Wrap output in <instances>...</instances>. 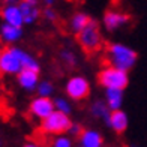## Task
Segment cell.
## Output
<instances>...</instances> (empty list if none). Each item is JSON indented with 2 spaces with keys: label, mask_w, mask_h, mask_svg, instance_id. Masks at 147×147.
I'll use <instances>...</instances> for the list:
<instances>
[{
  "label": "cell",
  "mask_w": 147,
  "mask_h": 147,
  "mask_svg": "<svg viewBox=\"0 0 147 147\" xmlns=\"http://www.w3.org/2000/svg\"><path fill=\"white\" fill-rule=\"evenodd\" d=\"M137 59H138L137 51L125 44L114 42L110 44L108 48H107V63L113 68L128 72L137 63Z\"/></svg>",
  "instance_id": "cell-1"
},
{
  "label": "cell",
  "mask_w": 147,
  "mask_h": 147,
  "mask_svg": "<svg viewBox=\"0 0 147 147\" xmlns=\"http://www.w3.org/2000/svg\"><path fill=\"white\" fill-rule=\"evenodd\" d=\"M71 125H72V120L69 119V114L54 110L48 117L42 120L41 129L47 135H60V134L68 132Z\"/></svg>",
  "instance_id": "cell-4"
},
{
  "label": "cell",
  "mask_w": 147,
  "mask_h": 147,
  "mask_svg": "<svg viewBox=\"0 0 147 147\" xmlns=\"http://www.w3.org/2000/svg\"><path fill=\"white\" fill-rule=\"evenodd\" d=\"M17 80L21 89L27 90V92H33V90H36L38 84H39V71L21 69L17 75Z\"/></svg>",
  "instance_id": "cell-10"
},
{
  "label": "cell",
  "mask_w": 147,
  "mask_h": 147,
  "mask_svg": "<svg viewBox=\"0 0 147 147\" xmlns=\"http://www.w3.org/2000/svg\"><path fill=\"white\" fill-rule=\"evenodd\" d=\"M20 9H21V14H23V20H24V24H33L36 23L39 17L42 15V12L39 11L38 5H32V3H26V2H20Z\"/></svg>",
  "instance_id": "cell-14"
},
{
  "label": "cell",
  "mask_w": 147,
  "mask_h": 147,
  "mask_svg": "<svg viewBox=\"0 0 147 147\" xmlns=\"http://www.w3.org/2000/svg\"><path fill=\"white\" fill-rule=\"evenodd\" d=\"M42 17L47 21H56L57 20V12L51 8V6H45V9L42 11Z\"/></svg>",
  "instance_id": "cell-23"
},
{
  "label": "cell",
  "mask_w": 147,
  "mask_h": 147,
  "mask_svg": "<svg viewBox=\"0 0 147 147\" xmlns=\"http://www.w3.org/2000/svg\"><path fill=\"white\" fill-rule=\"evenodd\" d=\"M14 50L17 53V56L20 59V62L23 65V69H33V71H39V62L33 57L32 54H29L27 51H24L23 48H18V47H14Z\"/></svg>",
  "instance_id": "cell-18"
},
{
  "label": "cell",
  "mask_w": 147,
  "mask_h": 147,
  "mask_svg": "<svg viewBox=\"0 0 147 147\" xmlns=\"http://www.w3.org/2000/svg\"><path fill=\"white\" fill-rule=\"evenodd\" d=\"M23 36V27H17V26H11L3 23L0 26V39L5 44H15L18 42Z\"/></svg>",
  "instance_id": "cell-13"
},
{
  "label": "cell",
  "mask_w": 147,
  "mask_h": 147,
  "mask_svg": "<svg viewBox=\"0 0 147 147\" xmlns=\"http://www.w3.org/2000/svg\"><path fill=\"white\" fill-rule=\"evenodd\" d=\"M98 83L104 89H122V90H125V87L129 83V77H128V72L126 71L113 68V66L108 65L99 71Z\"/></svg>",
  "instance_id": "cell-3"
},
{
  "label": "cell",
  "mask_w": 147,
  "mask_h": 147,
  "mask_svg": "<svg viewBox=\"0 0 147 147\" xmlns=\"http://www.w3.org/2000/svg\"><path fill=\"white\" fill-rule=\"evenodd\" d=\"M42 3H44L45 6H51V8H53V6L57 3V0H42Z\"/></svg>",
  "instance_id": "cell-25"
},
{
  "label": "cell",
  "mask_w": 147,
  "mask_h": 147,
  "mask_svg": "<svg viewBox=\"0 0 147 147\" xmlns=\"http://www.w3.org/2000/svg\"><path fill=\"white\" fill-rule=\"evenodd\" d=\"M0 147H2V138H0Z\"/></svg>",
  "instance_id": "cell-29"
},
{
  "label": "cell",
  "mask_w": 147,
  "mask_h": 147,
  "mask_svg": "<svg viewBox=\"0 0 147 147\" xmlns=\"http://www.w3.org/2000/svg\"><path fill=\"white\" fill-rule=\"evenodd\" d=\"M0 50H2V48H0Z\"/></svg>",
  "instance_id": "cell-32"
},
{
  "label": "cell",
  "mask_w": 147,
  "mask_h": 147,
  "mask_svg": "<svg viewBox=\"0 0 147 147\" xmlns=\"http://www.w3.org/2000/svg\"><path fill=\"white\" fill-rule=\"evenodd\" d=\"M53 147H72V140L66 135H59L53 141Z\"/></svg>",
  "instance_id": "cell-22"
},
{
  "label": "cell",
  "mask_w": 147,
  "mask_h": 147,
  "mask_svg": "<svg viewBox=\"0 0 147 147\" xmlns=\"http://www.w3.org/2000/svg\"><path fill=\"white\" fill-rule=\"evenodd\" d=\"M129 21H131L129 14H126L125 11L116 9V8L108 9L104 14V18H102V24L108 32L120 30L122 27H125L126 24H129Z\"/></svg>",
  "instance_id": "cell-7"
},
{
  "label": "cell",
  "mask_w": 147,
  "mask_h": 147,
  "mask_svg": "<svg viewBox=\"0 0 147 147\" xmlns=\"http://www.w3.org/2000/svg\"><path fill=\"white\" fill-rule=\"evenodd\" d=\"M5 5H11V3H18V0H2Z\"/></svg>",
  "instance_id": "cell-28"
},
{
  "label": "cell",
  "mask_w": 147,
  "mask_h": 147,
  "mask_svg": "<svg viewBox=\"0 0 147 147\" xmlns=\"http://www.w3.org/2000/svg\"><path fill=\"white\" fill-rule=\"evenodd\" d=\"M53 102H54V108H56L57 111L65 113V114H71V113H72V105H71V102L68 101V99L59 96V98H56Z\"/></svg>",
  "instance_id": "cell-21"
},
{
  "label": "cell",
  "mask_w": 147,
  "mask_h": 147,
  "mask_svg": "<svg viewBox=\"0 0 147 147\" xmlns=\"http://www.w3.org/2000/svg\"><path fill=\"white\" fill-rule=\"evenodd\" d=\"M60 60H62V63L66 65L68 68H74V66H77V63H78L77 54L69 48H63L60 51Z\"/></svg>",
  "instance_id": "cell-19"
},
{
  "label": "cell",
  "mask_w": 147,
  "mask_h": 147,
  "mask_svg": "<svg viewBox=\"0 0 147 147\" xmlns=\"http://www.w3.org/2000/svg\"><path fill=\"white\" fill-rule=\"evenodd\" d=\"M0 3H2V0H0Z\"/></svg>",
  "instance_id": "cell-31"
},
{
  "label": "cell",
  "mask_w": 147,
  "mask_h": 147,
  "mask_svg": "<svg viewBox=\"0 0 147 147\" xmlns=\"http://www.w3.org/2000/svg\"><path fill=\"white\" fill-rule=\"evenodd\" d=\"M23 147H41L39 144H36V143H26Z\"/></svg>",
  "instance_id": "cell-26"
},
{
  "label": "cell",
  "mask_w": 147,
  "mask_h": 147,
  "mask_svg": "<svg viewBox=\"0 0 147 147\" xmlns=\"http://www.w3.org/2000/svg\"><path fill=\"white\" fill-rule=\"evenodd\" d=\"M20 2H26V3H32V5H38L39 0H20Z\"/></svg>",
  "instance_id": "cell-27"
},
{
  "label": "cell",
  "mask_w": 147,
  "mask_h": 147,
  "mask_svg": "<svg viewBox=\"0 0 147 147\" xmlns=\"http://www.w3.org/2000/svg\"><path fill=\"white\" fill-rule=\"evenodd\" d=\"M54 102L50 98L44 96H36L29 105V113L39 120H44L45 117H48L53 111H54Z\"/></svg>",
  "instance_id": "cell-8"
},
{
  "label": "cell",
  "mask_w": 147,
  "mask_h": 147,
  "mask_svg": "<svg viewBox=\"0 0 147 147\" xmlns=\"http://www.w3.org/2000/svg\"><path fill=\"white\" fill-rule=\"evenodd\" d=\"M90 114L98 120H102L105 125H108L111 110L108 108V105H107L105 101H95L90 105Z\"/></svg>",
  "instance_id": "cell-17"
},
{
  "label": "cell",
  "mask_w": 147,
  "mask_h": 147,
  "mask_svg": "<svg viewBox=\"0 0 147 147\" xmlns=\"http://www.w3.org/2000/svg\"><path fill=\"white\" fill-rule=\"evenodd\" d=\"M128 125H129V119H128V114L125 111H122V110L111 111L108 125H107L108 128H111L117 134H122L128 129Z\"/></svg>",
  "instance_id": "cell-12"
},
{
  "label": "cell",
  "mask_w": 147,
  "mask_h": 147,
  "mask_svg": "<svg viewBox=\"0 0 147 147\" xmlns=\"http://www.w3.org/2000/svg\"><path fill=\"white\" fill-rule=\"evenodd\" d=\"M77 41L86 53H96L102 45V33L98 21L90 20L89 24L77 35Z\"/></svg>",
  "instance_id": "cell-2"
},
{
  "label": "cell",
  "mask_w": 147,
  "mask_h": 147,
  "mask_svg": "<svg viewBox=\"0 0 147 147\" xmlns=\"http://www.w3.org/2000/svg\"><path fill=\"white\" fill-rule=\"evenodd\" d=\"M105 102L111 111L120 110L123 104V90L122 89H105Z\"/></svg>",
  "instance_id": "cell-15"
},
{
  "label": "cell",
  "mask_w": 147,
  "mask_h": 147,
  "mask_svg": "<svg viewBox=\"0 0 147 147\" xmlns=\"http://www.w3.org/2000/svg\"><path fill=\"white\" fill-rule=\"evenodd\" d=\"M132 147H138V146H132Z\"/></svg>",
  "instance_id": "cell-30"
},
{
  "label": "cell",
  "mask_w": 147,
  "mask_h": 147,
  "mask_svg": "<svg viewBox=\"0 0 147 147\" xmlns=\"http://www.w3.org/2000/svg\"><path fill=\"white\" fill-rule=\"evenodd\" d=\"M83 132V126L80 125V123H72L71 126H69V129H68V132L66 134H69L71 137H80V134Z\"/></svg>",
  "instance_id": "cell-24"
},
{
  "label": "cell",
  "mask_w": 147,
  "mask_h": 147,
  "mask_svg": "<svg viewBox=\"0 0 147 147\" xmlns=\"http://www.w3.org/2000/svg\"><path fill=\"white\" fill-rule=\"evenodd\" d=\"M36 92H38V96L51 98V95L54 93V86H53V83L48 81V80H44V81H39Z\"/></svg>",
  "instance_id": "cell-20"
},
{
  "label": "cell",
  "mask_w": 147,
  "mask_h": 147,
  "mask_svg": "<svg viewBox=\"0 0 147 147\" xmlns=\"http://www.w3.org/2000/svg\"><path fill=\"white\" fill-rule=\"evenodd\" d=\"M23 69V65L20 62L14 47L0 50V74L3 75H18Z\"/></svg>",
  "instance_id": "cell-6"
},
{
  "label": "cell",
  "mask_w": 147,
  "mask_h": 147,
  "mask_svg": "<svg viewBox=\"0 0 147 147\" xmlns=\"http://www.w3.org/2000/svg\"><path fill=\"white\" fill-rule=\"evenodd\" d=\"M65 92L68 98L74 99V101H83L90 95V83L87 78L81 75H74L66 81Z\"/></svg>",
  "instance_id": "cell-5"
},
{
  "label": "cell",
  "mask_w": 147,
  "mask_h": 147,
  "mask_svg": "<svg viewBox=\"0 0 147 147\" xmlns=\"http://www.w3.org/2000/svg\"><path fill=\"white\" fill-rule=\"evenodd\" d=\"M90 20L92 18L86 14V12H75V14L69 18L68 27H69V30L74 33V35H78V33L89 24Z\"/></svg>",
  "instance_id": "cell-16"
},
{
  "label": "cell",
  "mask_w": 147,
  "mask_h": 147,
  "mask_svg": "<svg viewBox=\"0 0 147 147\" xmlns=\"http://www.w3.org/2000/svg\"><path fill=\"white\" fill-rule=\"evenodd\" d=\"M80 147H104V138L96 129H83L78 137Z\"/></svg>",
  "instance_id": "cell-11"
},
{
  "label": "cell",
  "mask_w": 147,
  "mask_h": 147,
  "mask_svg": "<svg viewBox=\"0 0 147 147\" xmlns=\"http://www.w3.org/2000/svg\"><path fill=\"white\" fill-rule=\"evenodd\" d=\"M3 23L11 24V26H17V27H23L24 26V20H23V14L20 9L18 3H11V5H5L2 11H0Z\"/></svg>",
  "instance_id": "cell-9"
}]
</instances>
